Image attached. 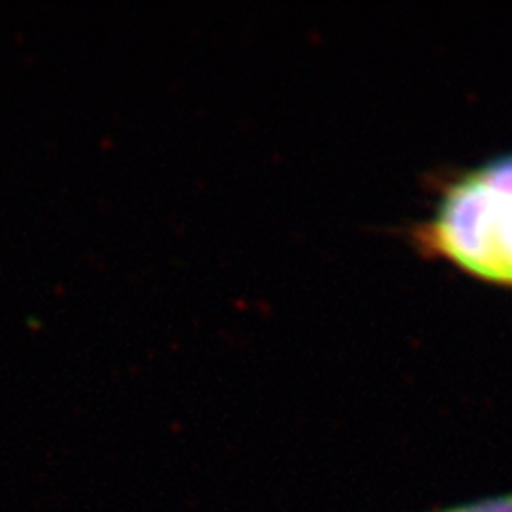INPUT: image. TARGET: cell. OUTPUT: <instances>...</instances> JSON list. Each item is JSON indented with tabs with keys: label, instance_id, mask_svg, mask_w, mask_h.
<instances>
[{
	"label": "cell",
	"instance_id": "7a4b0ae2",
	"mask_svg": "<svg viewBox=\"0 0 512 512\" xmlns=\"http://www.w3.org/2000/svg\"><path fill=\"white\" fill-rule=\"evenodd\" d=\"M436 512H512V491L502 495H489V498H480L474 502L457 504Z\"/></svg>",
	"mask_w": 512,
	"mask_h": 512
},
{
	"label": "cell",
	"instance_id": "6da1fadb",
	"mask_svg": "<svg viewBox=\"0 0 512 512\" xmlns=\"http://www.w3.org/2000/svg\"><path fill=\"white\" fill-rule=\"evenodd\" d=\"M406 237L421 259L512 293V152L438 173Z\"/></svg>",
	"mask_w": 512,
	"mask_h": 512
}]
</instances>
